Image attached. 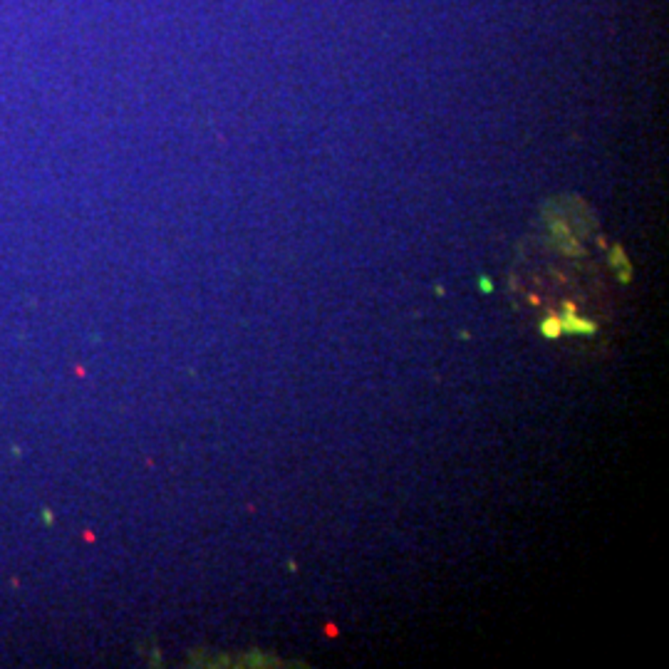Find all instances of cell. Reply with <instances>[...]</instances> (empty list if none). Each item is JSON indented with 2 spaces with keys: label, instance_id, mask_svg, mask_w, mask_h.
<instances>
[{
  "label": "cell",
  "instance_id": "2",
  "mask_svg": "<svg viewBox=\"0 0 669 669\" xmlns=\"http://www.w3.org/2000/svg\"><path fill=\"white\" fill-rule=\"evenodd\" d=\"M540 334H543V337H548V340H558L560 334H563V325H560V318H555V315L545 318L543 323H540Z\"/></svg>",
  "mask_w": 669,
  "mask_h": 669
},
{
  "label": "cell",
  "instance_id": "3",
  "mask_svg": "<svg viewBox=\"0 0 669 669\" xmlns=\"http://www.w3.org/2000/svg\"><path fill=\"white\" fill-rule=\"evenodd\" d=\"M479 285H481L483 293H491V290H493V285H491V280H488V278H479Z\"/></svg>",
  "mask_w": 669,
  "mask_h": 669
},
{
  "label": "cell",
  "instance_id": "1",
  "mask_svg": "<svg viewBox=\"0 0 669 669\" xmlns=\"http://www.w3.org/2000/svg\"><path fill=\"white\" fill-rule=\"evenodd\" d=\"M560 325H563V332H573V334H585V337H592L597 332V325L590 323V320H583L580 315L568 313L565 310L560 315Z\"/></svg>",
  "mask_w": 669,
  "mask_h": 669
}]
</instances>
